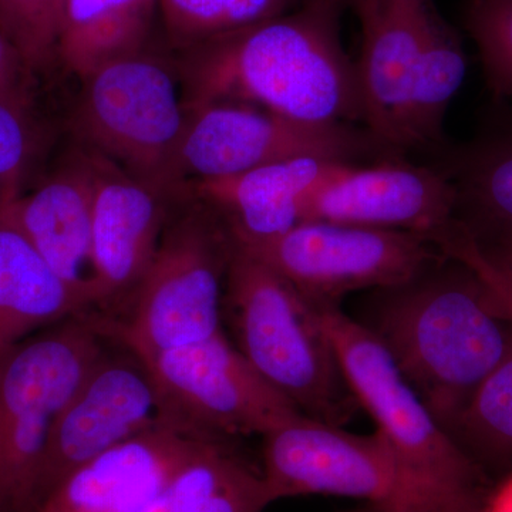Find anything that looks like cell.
Segmentation results:
<instances>
[{"instance_id": "cell-33", "label": "cell", "mask_w": 512, "mask_h": 512, "mask_svg": "<svg viewBox=\"0 0 512 512\" xmlns=\"http://www.w3.org/2000/svg\"><path fill=\"white\" fill-rule=\"evenodd\" d=\"M342 512H376L375 510H372V508H362V510H350V511H342Z\"/></svg>"}, {"instance_id": "cell-13", "label": "cell", "mask_w": 512, "mask_h": 512, "mask_svg": "<svg viewBox=\"0 0 512 512\" xmlns=\"http://www.w3.org/2000/svg\"><path fill=\"white\" fill-rule=\"evenodd\" d=\"M308 221L410 232L429 238L448 256L467 244L447 178L436 167L403 157L342 165L303 201L301 222Z\"/></svg>"}, {"instance_id": "cell-15", "label": "cell", "mask_w": 512, "mask_h": 512, "mask_svg": "<svg viewBox=\"0 0 512 512\" xmlns=\"http://www.w3.org/2000/svg\"><path fill=\"white\" fill-rule=\"evenodd\" d=\"M362 32L356 62L365 127L403 156L404 117L434 0H348Z\"/></svg>"}, {"instance_id": "cell-27", "label": "cell", "mask_w": 512, "mask_h": 512, "mask_svg": "<svg viewBox=\"0 0 512 512\" xmlns=\"http://www.w3.org/2000/svg\"><path fill=\"white\" fill-rule=\"evenodd\" d=\"M62 0H0V32L29 70L56 59Z\"/></svg>"}, {"instance_id": "cell-19", "label": "cell", "mask_w": 512, "mask_h": 512, "mask_svg": "<svg viewBox=\"0 0 512 512\" xmlns=\"http://www.w3.org/2000/svg\"><path fill=\"white\" fill-rule=\"evenodd\" d=\"M10 202L0 207V362L36 333L90 313L30 242Z\"/></svg>"}, {"instance_id": "cell-2", "label": "cell", "mask_w": 512, "mask_h": 512, "mask_svg": "<svg viewBox=\"0 0 512 512\" xmlns=\"http://www.w3.org/2000/svg\"><path fill=\"white\" fill-rule=\"evenodd\" d=\"M444 429L512 355V318L474 266L447 256L402 284L369 291L357 318Z\"/></svg>"}, {"instance_id": "cell-31", "label": "cell", "mask_w": 512, "mask_h": 512, "mask_svg": "<svg viewBox=\"0 0 512 512\" xmlns=\"http://www.w3.org/2000/svg\"><path fill=\"white\" fill-rule=\"evenodd\" d=\"M481 512H512V471L488 491Z\"/></svg>"}, {"instance_id": "cell-6", "label": "cell", "mask_w": 512, "mask_h": 512, "mask_svg": "<svg viewBox=\"0 0 512 512\" xmlns=\"http://www.w3.org/2000/svg\"><path fill=\"white\" fill-rule=\"evenodd\" d=\"M232 251L234 235L227 222L194 198V207L168 220L156 255L121 318H103L107 332L138 356L222 332Z\"/></svg>"}, {"instance_id": "cell-9", "label": "cell", "mask_w": 512, "mask_h": 512, "mask_svg": "<svg viewBox=\"0 0 512 512\" xmlns=\"http://www.w3.org/2000/svg\"><path fill=\"white\" fill-rule=\"evenodd\" d=\"M322 318L350 389L376 430L421 476L484 503L488 474L431 414L382 343L340 306H323Z\"/></svg>"}, {"instance_id": "cell-23", "label": "cell", "mask_w": 512, "mask_h": 512, "mask_svg": "<svg viewBox=\"0 0 512 512\" xmlns=\"http://www.w3.org/2000/svg\"><path fill=\"white\" fill-rule=\"evenodd\" d=\"M466 73V53L460 36L436 9L430 18L407 100L404 153L443 150L444 119Z\"/></svg>"}, {"instance_id": "cell-28", "label": "cell", "mask_w": 512, "mask_h": 512, "mask_svg": "<svg viewBox=\"0 0 512 512\" xmlns=\"http://www.w3.org/2000/svg\"><path fill=\"white\" fill-rule=\"evenodd\" d=\"M33 133L26 107L0 97V190L18 198L33 156Z\"/></svg>"}, {"instance_id": "cell-16", "label": "cell", "mask_w": 512, "mask_h": 512, "mask_svg": "<svg viewBox=\"0 0 512 512\" xmlns=\"http://www.w3.org/2000/svg\"><path fill=\"white\" fill-rule=\"evenodd\" d=\"M210 441L178 429L148 431L74 470L36 512H138Z\"/></svg>"}, {"instance_id": "cell-22", "label": "cell", "mask_w": 512, "mask_h": 512, "mask_svg": "<svg viewBox=\"0 0 512 512\" xmlns=\"http://www.w3.org/2000/svg\"><path fill=\"white\" fill-rule=\"evenodd\" d=\"M272 503L262 470L241 456L231 441L214 440L138 512H264Z\"/></svg>"}, {"instance_id": "cell-24", "label": "cell", "mask_w": 512, "mask_h": 512, "mask_svg": "<svg viewBox=\"0 0 512 512\" xmlns=\"http://www.w3.org/2000/svg\"><path fill=\"white\" fill-rule=\"evenodd\" d=\"M447 433L485 473L512 471V355L478 384Z\"/></svg>"}, {"instance_id": "cell-30", "label": "cell", "mask_w": 512, "mask_h": 512, "mask_svg": "<svg viewBox=\"0 0 512 512\" xmlns=\"http://www.w3.org/2000/svg\"><path fill=\"white\" fill-rule=\"evenodd\" d=\"M29 72L15 47L0 32V97L28 107L26 76Z\"/></svg>"}, {"instance_id": "cell-17", "label": "cell", "mask_w": 512, "mask_h": 512, "mask_svg": "<svg viewBox=\"0 0 512 512\" xmlns=\"http://www.w3.org/2000/svg\"><path fill=\"white\" fill-rule=\"evenodd\" d=\"M93 200V163L90 154L84 153L35 191L10 202L13 217L30 242L90 313H96L97 302Z\"/></svg>"}, {"instance_id": "cell-32", "label": "cell", "mask_w": 512, "mask_h": 512, "mask_svg": "<svg viewBox=\"0 0 512 512\" xmlns=\"http://www.w3.org/2000/svg\"><path fill=\"white\" fill-rule=\"evenodd\" d=\"M13 200H16V198L9 197L8 194H5V192L0 190V207H2V205L8 204V202Z\"/></svg>"}, {"instance_id": "cell-11", "label": "cell", "mask_w": 512, "mask_h": 512, "mask_svg": "<svg viewBox=\"0 0 512 512\" xmlns=\"http://www.w3.org/2000/svg\"><path fill=\"white\" fill-rule=\"evenodd\" d=\"M140 357L175 417L205 439L265 437L302 414L249 365L224 330Z\"/></svg>"}, {"instance_id": "cell-1", "label": "cell", "mask_w": 512, "mask_h": 512, "mask_svg": "<svg viewBox=\"0 0 512 512\" xmlns=\"http://www.w3.org/2000/svg\"><path fill=\"white\" fill-rule=\"evenodd\" d=\"M343 0L298 8L178 53L185 107L232 101L315 124L365 126L356 63L342 36Z\"/></svg>"}, {"instance_id": "cell-3", "label": "cell", "mask_w": 512, "mask_h": 512, "mask_svg": "<svg viewBox=\"0 0 512 512\" xmlns=\"http://www.w3.org/2000/svg\"><path fill=\"white\" fill-rule=\"evenodd\" d=\"M222 319L232 343L266 382L309 419L343 427L360 410L322 308L234 238Z\"/></svg>"}, {"instance_id": "cell-18", "label": "cell", "mask_w": 512, "mask_h": 512, "mask_svg": "<svg viewBox=\"0 0 512 512\" xmlns=\"http://www.w3.org/2000/svg\"><path fill=\"white\" fill-rule=\"evenodd\" d=\"M328 158L299 157L248 173L202 181L188 195L214 208L242 242L268 241L301 222L303 201L342 165Z\"/></svg>"}, {"instance_id": "cell-7", "label": "cell", "mask_w": 512, "mask_h": 512, "mask_svg": "<svg viewBox=\"0 0 512 512\" xmlns=\"http://www.w3.org/2000/svg\"><path fill=\"white\" fill-rule=\"evenodd\" d=\"M177 63L144 50L82 79L72 123L90 153L173 197V167L187 123Z\"/></svg>"}, {"instance_id": "cell-14", "label": "cell", "mask_w": 512, "mask_h": 512, "mask_svg": "<svg viewBox=\"0 0 512 512\" xmlns=\"http://www.w3.org/2000/svg\"><path fill=\"white\" fill-rule=\"evenodd\" d=\"M89 154L94 171L96 315L111 319L126 311L153 261L174 198L106 158Z\"/></svg>"}, {"instance_id": "cell-29", "label": "cell", "mask_w": 512, "mask_h": 512, "mask_svg": "<svg viewBox=\"0 0 512 512\" xmlns=\"http://www.w3.org/2000/svg\"><path fill=\"white\" fill-rule=\"evenodd\" d=\"M466 262L484 276L501 309L512 318V251L477 254L471 249Z\"/></svg>"}, {"instance_id": "cell-5", "label": "cell", "mask_w": 512, "mask_h": 512, "mask_svg": "<svg viewBox=\"0 0 512 512\" xmlns=\"http://www.w3.org/2000/svg\"><path fill=\"white\" fill-rule=\"evenodd\" d=\"M111 340L100 316L84 313L0 362V512H35L50 434Z\"/></svg>"}, {"instance_id": "cell-20", "label": "cell", "mask_w": 512, "mask_h": 512, "mask_svg": "<svg viewBox=\"0 0 512 512\" xmlns=\"http://www.w3.org/2000/svg\"><path fill=\"white\" fill-rule=\"evenodd\" d=\"M456 194V221L477 254L512 251V126L434 165Z\"/></svg>"}, {"instance_id": "cell-26", "label": "cell", "mask_w": 512, "mask_h": 512, "mask_svg": "<svg viewBox=\"0 0 512 512\" xmlns=\"http://www.w3.org/2000/svg\"><path fill=\"white\" fill-rule=\"evenodd\" d=\"M466 28L491 92L512 100V0H468Z\"/></svg>"}, {"instance_id": "cell-10", "label": "cell", "mask_w": 512, "mask_h": 512, "mask_svg": "<svg viewBox=\"0 0 512 512\" xmlns=\"http://www.w3.org/2000/svg\"><path fill=\"white\" fill-rule=\"evenodd\" d=\"M235 241L319 308L340 306L352 292L402 284L448 256L410 232L328 221L299 222L268 241Z\"/></svg>"}, {"instance_id": "cell-8", "label": "cell", "mask_w": 512, "mask_h": 512, "mask_svg": "<svg viewBox=\"0 0 512 512\" xmlns=\"http://www.w3.org/2000/svg\"><path fill=\"white\" fill-rule=\"evenodd\" d=\"M173 167L180 200L192 185L299 157L372 164L400 158L365 126L305 123L251 106L218 101L187 110Z\"/></svg>"}, {"instance_id": "cell-21", "label": "cell", "mask_w": 512, "mask_h": 512, "mask_svg": "<svg viewBox=\"0 0 512 512\" xmlns=\"http://www.w3.org/2000/svg\"><path fill=\"white\" fill-rule=\"evenodd\" d=\"M158 0H62L56 59L80 80L103 64L147 50Z\"/></svg>"}, {"instance_id": "cell-34", "label": "cell", "mask_w": 512, "mask_h": 512, "mask_svg": "<svg viewBox=\"0 0 512 512\" xmlns=\"http://www.w3.org/2000/svg\"><path fill=\"white\" fill-rule=\"evenodd\" d=\"M343 2H345L346 6H348V0H343Z\"/></svg>"}, {"instance_id": "cell-25", "label": "cell", "mask_w": 512, "mask_h": 512, "mask_svg": "<svg viewBox=\"0 0 512 512\" xmlns=\"http://www.w3.org/2000/svg\"><path fill=\"white\" fill-rule=\"evenodd\" d=\"M303 0H158V22L180 53L212 37L278 18Z\"/></svg>"}, {"instance_id": "cell-12", "label": "cell", "mask_w": 512, "mask_h": 512, "mask_svg": "<svg viewBox=\"0 0 512 512\" xmlns=\"http://www.w3.org/2000/svg\"><path fill=\"white\" fill-rule=\"evenodd\" d=\"M160 429L192 433L175 417L140 356L123 343L119 353L107 349L64 407L50 434L37 484L36 510L83 464L134 437Z\"/></svg>"}, {"instance_id": "cell-4", "label": "cell", "mask_w": 512, "mask_h": 512, "mask_svg": "<svg viewBox=\"0 0 512 512\" xmlns=\"http://www.w3.org/2000/svg\"><path fill=\"white\" fill-rule=\"evenodd\" d=\"M262 439V473L274 501L338 495L366 501L376 512L483 511L484 503L417 473L379 430L353 434L301 414Z\"/></svg>"}]
</instances>
